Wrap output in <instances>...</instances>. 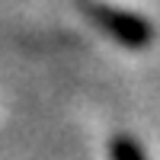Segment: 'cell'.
Instances as JSON below:
<instances>
[{"label": "cell", "mask_w": 160, "mask_h": 160, "mask_svg": "<svg viewBox=\"0 0 160 160\" xmlns=\"http://www.w3.org/2000/svg\"><path fill=\"white\" fill-rule=\"evenodd\" d=\"M109 157L112 160H148V154L141 151V144L131 135H115L109 141Z\"/></svg>", "instance_id": "7a4b0ae2"}, {"label": "cell", "mask_w": 160, "mask_h": 160, "mask_svg": "<svg viewBox=\"0 0 160 160\" xmlns=\"http://www.w3.org/2000/svg\"><path fill=\"white\" fill-rule=\"evenodd\" d=\"M83 13L99 26L106 35H112L118 45L125 48H148L154 42V26L138 16V13H128V10H115V7H106L96 3V0H83Z\"/></svg>", "instance_id": "6da1fadb"}]
</instances>
